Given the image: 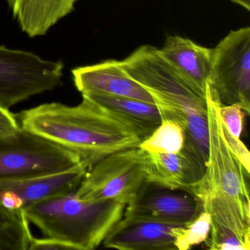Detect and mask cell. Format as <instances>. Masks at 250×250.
Segmentation results:
<instances>
[{"instance_id": "cell-1", "label": "cell", "mask_w": 250, "mask_h": 250, "mask_svg": "<svg viewBox=\"0 0 250 250\" xmlns=\"http://www.w3.org/2000/svg\"><path fill=\"white\" fill-rule=\"evenodd\" d=\"M19 121L22 129L79 153L93 165L111 153L138 147L142 142L84 95L76 106L52 102L22 111Z\"/></svg>"}, {"instance_id": "cell-2", "label": "cell", "mask_w": 250, "mask_h": 250, "mask_svg": "<svg viewBox=\"0 0 250 250\" xmlns=\"http://www.w3.org/2000/svg\"><path fill=\"white\" fill-rule=\"evenodd\" d=\"M208 157L206 172L194 194L210 213L211 226L225 228L250 245V173L224 139L218 104L206 93Z\"/></svg>"}, {"instance_id": "cell-3", "label": "cell", "mask_w": 250, "mask_h": 250, "mask_svg": "<svg viewBox=\"0 0 250 250\" xmlns=\"http://www.w3.org/2000/svg\"><path fill=\"white\" fill-rule=\"evenodd\" d=\"M121 63L130 77L153 96L162 120H172L179 124L185 132L186 146L195 150L207 163L206 97L190 85L154 46H140Z\"/></svg>"}, {"instance_id": "cell-4", "label": "cell", "mask_w": 250, "mask_h": 250, "mask_svg": "<svg viewBox=\"0 0 250 250\" xmlns=\"http://www.w3.org/2000/svg\"><path fill=\"white\" fill-rule=\"evenodd\" d=\"M126 206L114 200H81L72 191L41 200L24 213L45 237L70 250H93L123 217Z\"/></svg>"}, {"instance_id": "cell-5", "label": "cell", "mask_w": 250, "mask_h": 250, "mask_svg": "<svg viewBox=\"0 0 250 250\" xmlns=\"http://www.w3.org/2000/svg\"><path fill=\"white\" fill-rule=\"evenodd\" d=\"M90 161L69 149L21 128L0 138V181L46 176L67 172Z\"/></svg>"}, {"instance_id": "cell-6", "label": "cell", "mask_w": 250, "mask_h": 250, "mask_svg": "<svg viewBox=\"0 0 250 250\" xmlns=\"http://www.w3.org/2000/svg\"><path fill=\"white\" fill-rule=\"evenodd\" d=\"M208 90L219 106L236 104L250 114V27L232 30L213 49Z\"/></svg>"}, {"instance_id": "cell-7", "label": "cell", "mask_w": 250, "mask_h": 250, "mask_svg": "<svg viewBox=\"0 0 250 250\" xmlns=\"http://www.w3.org/2000/svg\"><path fill=\"white\" fill-rule=\"evenodd\" d=\"M143 153L137 147L102 158L87 169L76 196L88 201L114 200L128 205L146 181Z\"/></svg>"}, {"instance_id": "cell-8", "label": "cell", "mask_w": 250, "mask_h": 250, "mask_svg": "<svg viewBox=\"0 0 250 250\" xmlns=\"http://www.w3.org/2000/svg\"><path fill=\"white\" fill-rule=\"evenodd\" d=\"M63 67L61 61L0 46V106L10 109L53 90L61 83Z\"/></svg>"}, {"instance_id": "cell-9", "label": "cell", "mask_w": 250, "mask_h": 250, "mask_svg": "<svg viewBox=\"0 0 250 250\" xmlns=\"http://www.w3.org/2000/svg\"><path fill=\"white\" fill-rule=\"evenodd\" d=\"M203 210L200 200L189 191L145 181L124 214L164 223L183 225Z\"/></svg>"}, {"instance_id": "cell-10", "label": "cell", "mask_w": 250, "mask_h": 250, "mask_svg": "<svg viewBox=\"0 0 250 250\" xmlns=\"http://www.w3.org/2000/svg\"><path fill=\"white\" fill-rule=\"evenodd\" d=\"M90 167L84 164L55 175L0 181V206L24 211L41 200L75 191Z\"/></svg>"}, {"instance_id": "cell-11", "label": "cell", "mask_w": 250, "mask_h": 250, "mask_svg": "<svg viewBox=\"0 0 250 250\" xmlns=\"http://www.w3.org/2000/svg\"><path fill=\"white\" fill-rule=\"evenodd\" d=\"M206 169L204 160L186 145L178 153H156L144 150L143 153L146 181L166 188L194 194Z\"/></svg>"}, {"instance_id": "cell-12", "label": "cell", "mask_w": 250, "mask_h": 250, "mask_svg": "<svg viewBox=\"0 0 250 250\" xmlns=\"http://www.w3.org/2000/svg\"><path fill=\"white\" fill-rule=\"evenodd\" d=\"M73 81L82 94L131 98L154 104L150 93L125 71L121 61L109 60L71 71Z\"/></svg>"}, {"instance_id": "cell-13", "label": "cell", "mask_w": 250, "mask_h": 250, "mask_svg": "<svg viewBox=\"0 0 250 250\" xmlns=\"http://www.w3.org/2000/svg\"><path fill=\"white\" fill-rule=\"evenodd\" d=\"M177 226L124 213L102 244L120 250H176L173 231Z\"/></svg>"}, {"instance_id": "cell-14", "label": "cell", "mask_w": 250, "mask_h": 250, "mask_svg": "<svg viewBox=\"0 0 250 250\" xmlns=\"http://www.w3.org/2000/svg\"><path fill=\"white\" fill-rule=\"evenodd\" d=\"M159 52L190 85L206 97L213 49L200 46L187 38L169 36Z\"/></svg>"}, {"instance_id": "cell-15", "label": "cell", "mask_w": 250, "mask_h": 250, "mask_svg": "<svg viewBox=\"0 0 250 250\" xmlns=\"http://www.w3.org/2000/svg\"><path fill=\"white\" fill-rule=\"evenodd\" d=\"M21 30L29 37L43 36L74 9L78 0H6Z\"/></svg>"}, {"instance_id": "cell-16", "label": "cell", "mask_w": 250, "mask_h": 250, "mask_svg": "<svg viewBox=\"0 0 250 250\" xmlns=\"http://www.w3.org/2000/svg\"><path fill=\"white\" fill-rule=\"evenodd\" d=\"M82 95L90 98L125 124L141 141L147 138L162 123L160 112L154 104L131 98L106 95Z\"/></svg>"}, {"instance_id": "cell-17", "label": "cell", "mask_w": 250, "mask_h": 250, "mask_svg": "<svg viewBox=\"0 0 250 250\" xmlns=\"http://www.w3.org/2000/svg\"><path fill=\"white\" fill-rule=\"evenodd\" d=\"M24 211L0 206V250H27L33 236Z\"/></svg>"}, {"instance_id": "cell-18", "label": "cell", "mask_w": 250, "mask_h": 250, "mask_svg": "<svg viewBox=\"0 0 250 250\" xmlns=\"http://www.w3.org/2000/svg\"><path fill=\"white\" fill-rule=\"evenodd\" d=\"M184 128L175 121L162 120L160 125L138 147L145 151L156 153H174L181 151L185 145Z\"/></svg>"}, {"instance_id": "cell-19", "label": "cell", "mask_w": 250, "mask_h": 250, "mask_svg": "<svg viewBox=\"0 0 250 250\" xmlns=\"http://www.w3.org/2000/svg\"><path fill=\"white\" fill-rule=\"evenodd\" d=\"M211 229V216L202 210L192 220L185 225L174 228L175 249L188 250L193 247L206 242Z\"/></svg>"}, {"instance_id": "cell-20", "label": "cell", "mask_w": 250, "mask_h": 250, "mask_svg": "<svg viewBox=\"0 0 250 250\" xmlns=\"http://www.w3.org/2000/svg\"><path fill=\"white\" fill-rule=\"evenodd\" d=\"M205 243L210 250H250V245L244 243L235 233L225 228L216 226H211L210 235Z\"/></svg>"}, {"instance_id": "cell-21", "label": "cell", "mask_w": 250, "mask_h": 250, "mask_svg": "<svg viewBox=\"0 0 250 250\" xmlns=\"http://www.w3.org/2000/svg\"><path fill=\"white\" fill-rule=\"evenodd\" d=\"M218 112L221 121L233 137L240 139L243 128L245 112L240 105L231 104L226 106L218 105Z\"/></svg>"}, {"instance_id": "cell-22", "label": "cell", "mask_w": 250, "mask_h": 250, "mask_svg": "<svg viewBox=\"0 0 250 250\" xmlns=\"http://www.w3.org/2000/svg\"><path fill=\"white\" fill-rule=\"evenodd\" d=\"M222 133L224 139L234 156L241 162L244 169L250 173V152L241 140L233 137L227 129L222 122Z\"/></svg>"}, {"instance_id": "cell-23", "label": "cell", "mask_w": 250, "mask_h": 250, "mask_svg": "<svg viewBox=\"0 0 250 250\" xmlns=\"http://www.w3.org/2000/svg\"><path fill=\"white\" fill-rule=\"evenodd\" d=\"M21 128L17 117L9 109L0 106V138L14 137Z\"/></svg>"}, {"instance_id": "cell-24", "label": "cell", "mask_w": 250, "mask_h": 250, "mask_svg": "<svg viewBox=\"0 0 250 250\" xmlns=\"http://www.w3.org/2000/svg\"><path fill=\"white\" fill-rule=\"evenodd\" d=\"M29 250H70L68 246L61 241L45 237L43 238H36L33 237Z\"/></svg>"}, {"instance_id": "cell-25", "label": "cell", "mask_w": 250, "mask_h": 250, "mask_svg": "<svg viewBox=\"0 0 250 250\" xmlns=\"http://www.w3.org/2000/svg\"><path fill=\"white\" fill-rule=\"evenodd\" d=\"M229 1L236 5H240L247 11H250V0H229Z\"/></svg>"}]
</instances>
